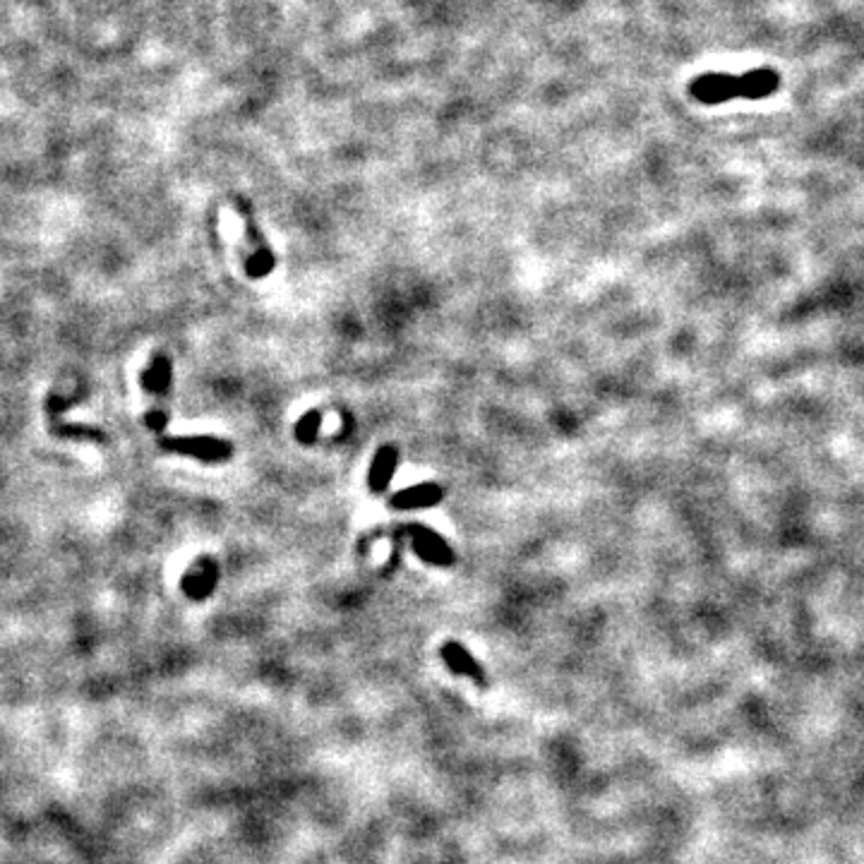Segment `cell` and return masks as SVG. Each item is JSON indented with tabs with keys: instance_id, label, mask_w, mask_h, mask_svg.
Wrapping results in <instances>:
<instances>
[{
	"instance_id": "1",
	"label": "cell",
	"mask_w": 864,
	"mask_h": 864,
	"mask_svg": "<svg viewBox=\"0 0 864 864\" xmlns=\"http://www.w3.org/2000/svg\"><path fill=\"white\" fill-rule=\"evenodd\" d=\"M171 382H173V365L166 356H154L149 360L147 370L142 372V387L144 392L152 396V408L147 413V425L156 432L166 428L168 411H166V399L171 394Z\"/></svg>"
},
{
	"instance_id": "2",
	"label": "cell",
	"mask_w": 864,
	"mask_h": 864,
	"mask_svg": "<svg viewBox=\"0 0 864 864\" xmlns=\"http://www.w3.org/2000/svg\"><path fill=\"white\" fill-rule=\"evenodd\" d=\"M159 444L166 449V452L195 456V459L207 461V464H224V461H228L233 456V444L212 435L161 437Z\"/></svg>"
},
{
	"instance_id": "3",
	"label": "cell",
	"mask_w": 864,
	"mask_h": 864,
	"mask_svg": "<svg viewBox=\"0 0 864 864\" xmlns=\"http://www.w3.org/2000/svg\"><path fill=\"white\" fill-rule=\"evenodd\" d=\"M236 204H238V214L243 216L245 238H248L250 250H252L250 257H248V264H245V272H248V276H252V279H262V276L274 272L272 245L264 240L260 226H257L255 212H252V204L248 200H243V197H236Z\"/></svg>"
},
{
	"instance_id": "4",
	"label": "cell",
	"mask_w": 864,
	"mask_h": 864,
	"mask_svg": "<svg viewBox=\"0 0 864 864\" xmlns=\"http://www.w3.org/2000/svg\"><path fill=\"white\" fill-rule=\"evenodd\" d=\"M689 94L706 106L725 104V101L737 99V77L728 72H704L689 84Z\"/></svg>"
},
{
	"instance_id": "5",
	"label": "cell",
	"mask_w": 864,
	"mask_h": 864,
	"mask_svg": "<svg viewBox=\"0 0 864 864\" xmlns=\"http://www.w3.org/2000/svg\"><path fill=\"white\" fill-rule=\"evenodd\" d=\"M406 536L411 538L413 550H416L420 560L437 564V567H449V564H454V550L449 548L447 540H444L440 533L432 531V528L413 524L406 528Z\"/></svg>"
},
{
	"instance_id": "6",
	"label": "cell",
	"mask_w": 864,
	"mask_h": 864,
	"mask_svg": "<svg viewBox=\"0 0 864 864\" xmlns=\"http://www.w3.org/2000/svg\"><path fill=\"white\" fill-rule=\"evenodd\" d=\"M216 581H219V567H216L212 557L202 555L195 564H190V569L185 572L180 586H183V591L188 593L190 598L202 600L214 591Z\"/></svg>"
},
{
	"instance_id": "7",
	"label": "cell",
	"mask_w": 864,
	"mask_h": 864,
	"mask_svg": "<svg viewBox=\"0 0 864 864\" xmlns=\"http://www.w3.org/2000/svg\"><path fill=\"white\" fill-rule=\"evenodd\" d=\"M396 466H399V449L392 447V444H384V447L377 449L368 473V485L375 495H382L389 488Z\"/></svg>"
},
{
	"instance_id": "8",
	"label": "cell",
	"mask_w": 864,
	"mask_h": 864,
	"mask_svg": "<svg viewBox=\"0 0 864 864\" xmlns=\"http://www.w3.org/2000/svg\"><path fill=\"white\" fill-rule=\"evenodd\" d=\"M442 500H444L442 485L420 483L396 492L389 504H392L394 509H425V507H435V504H440Z\"/></svg>"
},
{
	"instance_id": "9",
	"label": "cell",
	"mask_w": 864,
	"mask_h": 864,
	"mask_svg": "<svg viewBox=\"0 0 864 864\" xmlns=\"http://www.w3.org/2000/svg\"><path fill=\"white\" fill-rule=\"evenodd\" d=\"M778 84L780 80L776 70H749L737 77V96H740V99H764V96L776 92Z\"/></svg>"
},
{
	"instance_id": "10",
	"label": "cell",
	"mask_w": 864,
	"mask_h": 864,
	"mask_svg": "<svg viewBox=\"0 0 864 864\" xmlns=\"http://www.w3.org/2000/svg\"><path fill=\"white\" fill-rule=\"evenodd\" d=\"M442 656H444V660H447L449 668H452L454 672H459V675L473 677V680H476L478 684H485L483 668H480L476 660H473V656L466 651L464 646L447 644V646L442 648Z\"/></svg>"
},
{
	"instance_id": "11",
	"label": "cell",
	"mask_w": 864,
	"mask_h": 864,
	"mask_svg": "<svg viewBox=\"0 0 864 864\" xmlns=\"http://www.w3.org/2000/svg\"><path fill=\"white\" fill-rule=\"evenodd\" d=\"M48 420H51V432L58 437H77V440L106 442L104 432L99 428H92V425H70L65 423V420H60L56 413H48Z\"/></svg>"
},
{
	"instance_id": "12",
	"label": "cell",
	"mask_w": 864,
	"mask_h": 864,
	"mask_svg": "<svg viewBox=\"0 0 864 864\" xmlns=\"http://www.w3.org/2000/svg\"><path fill=\"white\" fill-rule=\"evenodd\" d=\"M322 425V413L320 411H308L296 425V440L300 444H312L317 440V432Z\"/></svg>"
}]
</instances>
